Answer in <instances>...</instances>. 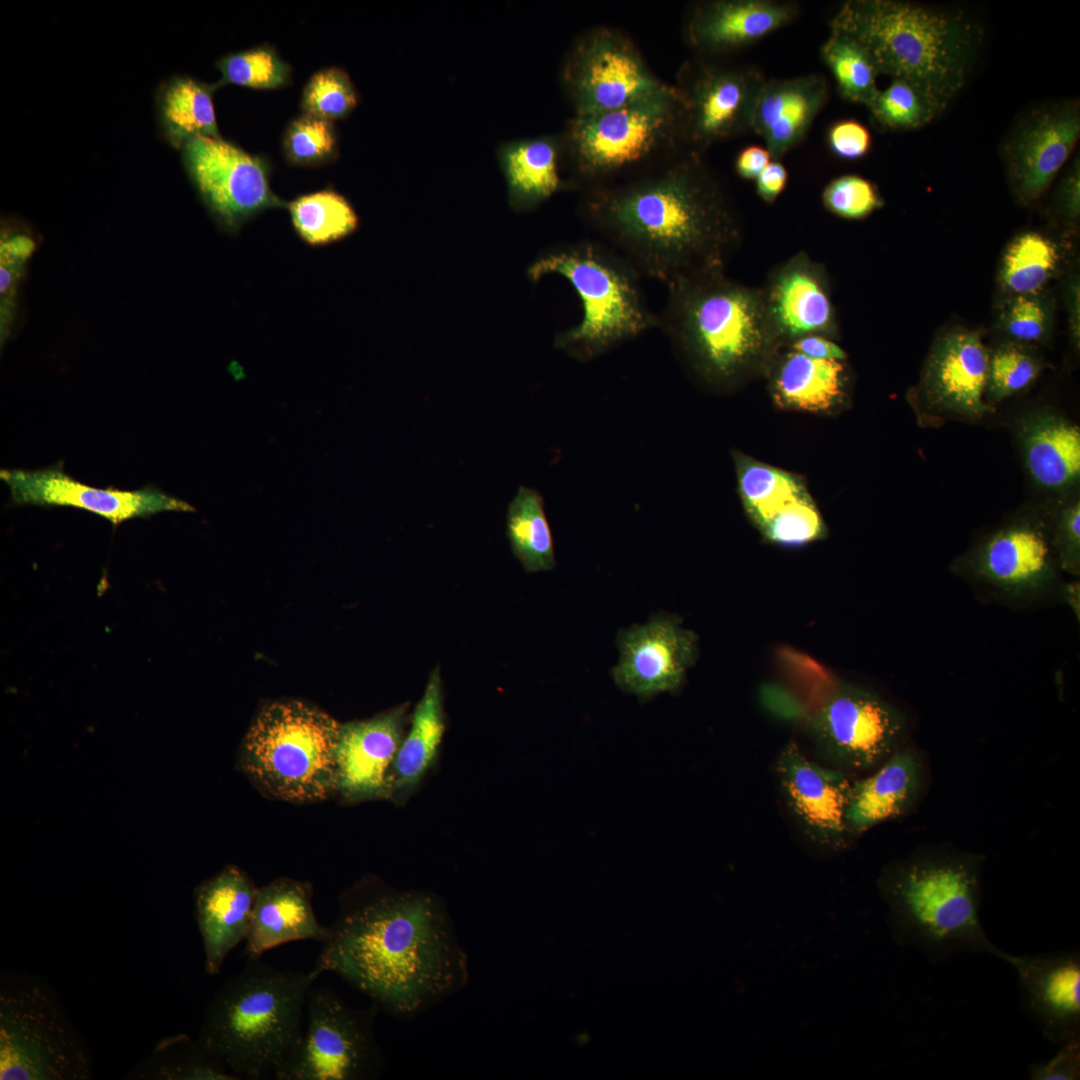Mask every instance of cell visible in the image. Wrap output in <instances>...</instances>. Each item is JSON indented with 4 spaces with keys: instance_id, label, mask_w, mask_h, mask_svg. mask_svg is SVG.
<instances>
[{
    "instance_id": "obj_23",
    "label": "cell",
    "mask_w": 1080,
    "mask_h": 1080,
    "mask_svg": "<svg viewBox=\"0 0 1080 1080\" xmlns=\"http://www.w3.org/2000/svg\"><path fill=\"white\" fill-rule=\"evenodd\" d=\"M1080 135L1076 105L1046 107L1032 114L1006 146V159L1014 187L1026 203L1047 190L1071 155Z\"/></svg>"
},
{
    "instance_id": "obj_43",
    "label": "cell",
    "mask_w": 1080,
    "mask_h": 1080,
    "mask_svg": "<svg viewBox=\"0 0 1080 1080\" xmlns=\"http://www.w3.org/2000/svg\"><path fill=\"white\" fill-rule=\"evenodd\" d=\"M284 151L294 165L319 166L337 154V138L332 122L311 114L293 120L284 136Z\"/></svg>"
},
{
    "instance_id": "obj_12",
    "label": "cell",
    "mask_w": 1080,
    "mask_h": 1080,
    "mask_svg": "<svg viewBox=\"0 0 1080 1080\" xmlns=\"http://www.w3.org/2000/svg\"><path fill=\"white\" fill-rule=\"evenodd\" d=\"M766 78L753 67L694 55L677 70L682 106V141L703 154L711 145L752 131L753 116Z\"/></svg>"
},
{
    "instance_id": "obj_3",
    "label": "cell",
    "mask_w": 1080,
    "mask_h": 1080,
    "mask_svg": "<svg viewBox=\"0 0 1080 1080\" xmlns=\"http://www.w3.org/2000/svg\"><path fill=\"white\" fill-rule=\"evenodd\" d=\"M830 31L863 46L879 75L913 83L944 107L965 85L981 36L963 13L902 0H848Z\"/></svg>"
},
{
    "instance_id": "obj_37",
    "label": "cell",
    "mask_w": 1080,
    "mask_h": 1080,
    "mask_svg": "<svg viewBox=\"0 0 1080 1080\" xmlns=\"http://www.w3.org/2000/svg\"><path fill=\"white\" fill-rule=\"evenodd\" d=\"M506 526L512 552L526 572L554 568L552 534L538 491L518 488L507 509Z\"/></svg>"
},
{
    "instance_id": "obj_51",
    "label": "cell",
    "mask_w": 1080,
    "mask_h": 1080,
    "mask_svg": "<svg viewBox=\"0 0 1080 1080\" xmlns=\"http://www.w3.org/2000/svg\"><path fill=\"white\" fill-rule=\"evenodd\" d=\"M1030 1076L1036 1080H1073L1079 1078L1080 1041H1069L1061 1045L1058 1053L1047 1062H1040L1029 1067Z\"/></svg>"
},
{
    "instance_id": "obj_14",
    "label": "cell",
    "mask_w": 1080,
    "mask_h": 1080,
    "mask_svg": "<svg viewBox=\"0 0 1080 1080\" xmlns=\"http://www.w3.org/2000/svg\"><path fill=\"white\" fill-rule=\"evenodd\" d=\"M819 753L842 771H864L897 750L904 732L902 715L879 696L840 684L810 717Z\"/></svg>"
},
{
    "instance_id": "obj_2",
    "label": "cell",
    "mask_w": 1080,
    "mask_h": 1080,
    "mask_svg": "<svg viewBox=\"0 0 1080 1080\" xmlns=\"http://www.w3.org/2000/svg\"><path fill=\"white\" fill-rule=\"evenodd\" d=\"M313 968L402 1017L439 1004L469 979L467 954L442 904L424 892L389 889L356 890L341 901Z\"/></svg>"
},
{
    "instance_id": "obj_27",
    "label": "cell",
    "mask_w": 1080,
    "mask_h": 1080,
    "mask_svg": "<svg viewBox=\"0 0 1080 1080\" xmlns=\"http://www.w3.org/2000/svg\"><path fill=\"white\" fill-rule=\"evenodd\" d=\"M328 936L329 926L319 922L313 910L309 883L280 877L258 887L245 939L248 958H260L292 941L324 943Z\"/></svg>"
},
{
    "instance_id": "obj_35",
    "label": "cell",
    "mask_w": 1080,
    "mask_h": 1080,
    "mask_svg": "<svg viewBox=\"0 0 1080 1080\" xmlns=\"http://www.w3.org/2000/svg\"><path fill=\"white\" fill-rule=\"evenodd\" d=\"M216 87L182 76L164 85L159 99L160 118L164 135L175 148H183L198 137H221L212 99Z\"/></svg>"
},
{
    "instance_id": "obj_24",
    "label": "cell",
    "mask_w": 1080,
    "mask_h": 1080,
    "mask_svg": "<svg viewBox=\"0 0 1080 1080\" xmlns=\"http://www.w3.org/2000/svg\"><path fill=\"white\" fill-rule=\"evenodd\" d=\"M989 352L978 334L955 331L934 347L923 375L927 407L946 415L979 418L991 411L984 401Z\"/></svg>"
},
{
    "instance_id": "obj_19",
    "label": "cell",
    "mask_w": 1080,
    "mask_h": 1080,
    "mask_svg": "<svg viewBox=\"0 0 1080 1080\" xmlns=\"http://www.w3.org/2000/svg\"><path fill=\"white\" fill-rule=\"evenodd\" d=\"M737 476L748 516L771 542L797 546L825 534L816 505L793 475L764 463L738 458Z\"/></svg>"
},
{
    "instance_id": "obj_30",
    "label": "cell",
    "mask_w": 1080,
    "mask_h": 1080,
    "mask_svg": "<svg viewBox=\"0 0 1080 1080\" xmlns=\"http://www.w3.org/2000/svg\"><path fill=\"white\" fill-rule=\"evenodd\" d=\"M500 159L511 205L529 210L567 188L561 177L564 163L562 136L547 135L515 140L503 145Z\"/></svg>"
},
{
    "instance_id": "obj_17",
    "label": "cell",
    "mask_w": 1080,
    "mask_h": 1080,
    "mask_svg": "<svg viewBox=\"0 0 1080 1080\" xmlns=\"http://www.w3.org/2000/svg\"><path fill=\"white\" fill-rule=\"evenodd\" d=\"M696 634L670 615L652 617L643 625H633L617 635L619 661L611 674L624 691L640 698L674 692L695 663Z\"/></svg>"
},
{
    "instance_id": "obj_32",
    "label": "cell",
    "mask_w": 1080,
    "mask_h": 1080,
    "mask_svg": "<svg viewBox=\"0 0 1080 1080\" xmlns=\"http://www.w3.org/2000/svg\"><path fill=\"white\" fill-rule=\"evenodd\" d=\"M444 730L442 683L439 667H436L395 757L390 774L391 798H406L417 787L438 754Z\"/></svg>"
},
{
    "instance_id": "obj_15",
    "label": "cell",
    "mask_w": 1080,
    "mask_h": 1080,
    "mask_svg": "<svg viewBox=\"0 0 1080 1080\" xmlns=\"http://www.w3.org/2000/svg\"><path fill=\"white\" fill-rule=\"evenodd\" d=\"M186 170L220 226L237 233L261 212L286 207L271 189L268 164L221 137H198L182 148Z\"/></svg>"
},
{
    "instance_id": "obj_21",
    "label": "cell",
    "mask_w": 1080,
    "mask_h": 1080,
    "mask_svg": "<svg viewBox=\"0 0 1080 1080\" xmlns=\"http://www.w3.org/2000/svg\"><path fill=\"white\" fill-rule=\"evenodd\" d=\"M1024 1011L1055 1044L1079 1039L1080 957L1078 952L1013 956Z\"/></svg>"
},
{
    "instance_id": "obj_33",
    "label": "cell",
    "mask_w": 1080,
    "mask_h": 1080,
    "mask_svg": "<svg viewBox=\"0 0 1080 1080\" xmlns=\"http://www.w3.org/2000/svg\"><path fill=\"white\" fill-rule=\"evenodd\" d=\"M1028 469L1042 486L1062 488L1080 474L1079 428L1061 418L1040 417L1023 429Z\"/></svg>"
},
{
    "instance_id": "obj_44",
    "label": "cell",
    "mask_w": 1080,
    "mask_h": 1080,
    "mask_svg": "<svg viewBox=\"0 0 1080 1080\" xmlns=\"http://www.w3.org/2000/svg\"><path fill=\"white\" fill-rule=\"evenodd\" d=\"M356 104L357 94L349 76L336 67L316 72L302 96L305 113L329 121L346 117Z\"/></svg>"
},
{
    "instance_id": "obj_36",
    "label": "cell",
    "mask_w": 1080,
    "mask_h": 1080,
    "mask_svg": "<svg viewBox=\"0 0 1080 1080\" xmlns=\"http://www.w3.org/2000/svg\"><path fill=\"white\" fill-rule=\"evenodd\" d=\"M128 1080H236L185 1033L162 1038L123 1076Z\"/></svg>"
},
{
    "instance_id": "obj_16",
    "label": "cell",
    "mask_w": 1080,
    "mask_h": 1080,
    "mask_svg": "<svg viewBox=\"0 0 1080 1080\" xmlns=\"http://www.w3.org/2000/svg\"><path fill=\"white\" fill-rule=\"evenodd\" d=\"M0 478L18 505L67 506L101 516L113 524L161 512H193L188 502L146 486L124 491L80 483L60 467L2 469Z\"/></svg>"
},
{
    "instance_id": "obj_34",
    "label": "cell",
    "mask_w": 1080,
    "mask_h": 1080,
    "mask_svg": "<svg viewBox=\"0 0 1080 1080\" xmlns=\"http://www.w3.org/2000/svg\"><path fill=\"white\" fill-rule=\"evenodd\" d=\"M844 366L839 360L816 359L790 351L774 378L775 397L784 406L823 411L842 398Z\"/></svg>"
},
{
    "instance_id": "obj_13",
    "label": "cell",
    "mask_w": 1080,
    "mask_h": 1080,
    "mask_svg": "<svg viewBox=\"0 0 1080 1080\" xmlns=\"http://www.w3.org/2000/svg\"><path fill=\"white\" fill-rule=\"evenodd\" d=\"M663 82L633 39L608 25L593 26L579 34L561 68V83L573 116L620 107Z\"/></svg>"
},
{
    "instance_id": "obj_8",
    "label": "cell",
    "mask_w": 1080,
    "mask_h": 1080,
    "mask_svg": "<svg viewBox=\"0 0 1080 1080\" xmlns=\"http://www.w3.org/2000/svg\"><path fill=\"white\" fill-rule=\"evenodd\" d=\"M548 274L565 278L577 293L581 320L561 332L555 346L586 360L657 327L641 275L618 252L596 239H585L547 252L528 268L537 281Z\"/></svg>"
},
{
    "instance_id": "obj_18",
    "label": "cell",
    "mask_w": 1080,
    "mask_h": 1080,
    "mask_svg": "<svg viewBox=\"0 0 1080 1080\" xmlns=\"http://www.w3.org/2000/svg\"><path fill=\"white\" fill-rule=\"evenodd\" d=\"M776 773L784 802L816 844L841 849L852 836L846 820L851 780L844 771L809 759L795 742L779 753Z\"/></svg>"
},
{
    "instance_id": "obj_56",
    "label": "cell",
    "mask_w": 1080,
    "mask_h": 1080,
    "mask_svg": "<svg viewBox=\"0 0 1080 1080\" xmlns=\"http://www.w3.org/2000/svg\"><path fill=\"white\" fill-rule=\"evenodd\" d=\"M1068 308L1072 333L1079 340V284L1073 282L1068 291Z\"/></svg>"
},
{
    "instance_id": "obj_26",
    "label": "cell",
    "mask_w": 1080,
    "mask_h": 1080,
    "mask_svg": "<svg viewBox=\"0 0 1080 1080\" xmlns=\"http://www.w3.org/2000/svg\"><path fill=\"white\" fill-rule=\"evenodd\" d=\"M829 99L823 74L765 80L756 103L752 131L759 135L772 160H780L807 135Z\"/></svg>"
},
{
    "instance_id": "obj_1",
    "label": "cell",
    "mask_w": 1080,
    "mask_h": 1080,
    "mask_svg": "<svg viewBox=\"0 0 1080 1080\" xmlns=\"http://www.w3.org/2000/svg\"><path fill=\"white\" fill-rule=\"evenodd\" d=\"M702 155L683 150L641 174L581 192L584 224L641 277L665 286L724 270L740 224Z\"/></svg>"
},
{
    "instance_id": "obj_55",
    "label": "cell",
    "mask_w": 1080,
    "mask_h": 1080,
    "mask_svg": "<svg viewBox=\"0 0 1080 1080\" xmlns=\"http://www.w3.org/2000/svg\"><path fill=\"white\" fill-rule=\"evenodd\" d=\"M1079 162L1073 165L1069 175L1064 179L1061 189V203L1065 215L1070 219H1076L1079 216Z\"/></svg>"
},
{
    "instance_id": "obj_46",
    "label": "cell",
    "mask_w": 1080,
    "mask_h": 1080,
    "mask_svg": "<svg viewBox=\"0 0 1080 1080\" xmlns=\"http://www.w3.org/2000/svg\"><path fill=\"white\" fill-rule=\"evenodd\" d=\"M35 250V242L26 235L4 237L0 242L1 340L6 338L12 311L26 263Z\"/></svg>"
},
{
    "instance_id": "obj_7",
    "label": "cell",
    "mask_w": 1080,
    "mask_h": 1080,
    "mask_svg": "<svg viewBox=\"0 0 1080 1080\" xmlns=\"http://www.w3.org/2000/svg\"><path fill=\"white\" fill-rule=\"evenodd\" d=\"M683 106L673 84L611 110L572 116L561 134L568 188L580 193L641 174L683 150Z\"/></svg>"
},
{
    "instance_id": "obj_47",
    "label": "cell",
    "mask_w": 1080,
    "mask_h": 1080,
    "mask_svg": "<svg viewBox=\"0 0 1080 1080\" xmlns=\"http://www.w3.org/2000/svg\"><path fill=\"white\" fill-rule=\"evenodd\" d=\"M822 199L830 212L846 219L864 218L882 204L872 183L852 174L832 180Z\"/></svg>"
},
{
    "instance_id": "obj_38",
    "label": "cell",
    "mask_w": 1080,
    "mask_h": 1080,
    "mask_svg": "<svg viewBox=\"0 0 1080 1080\" xmlns=\"http://www.w3.org/2000/svg\"><path fill=\"white\" fill-rule=\"evenodd\" d=\"M286 207L296 234L312 247L340 241L351 235L359 224L352 205L333 189L298 196Z\"/></svg>"
},
{
    "instance_id": "obj_39",
    "label": "cell",
    "mask_w": 1080,
    "mask_h": 1080,
    "mask_svg": "<svg viewBox=\"0 0 1080 1080\" xmlns=\"http://www.w3.org/2000/svg\"><path fill=\"white\" fill-rule=\"evenodd\" d=\"M821 56L841 97L868 107L879 92V74L865 48L844 34L830 31L821 47Z\"/></svg>"
},
{
    "instance_id": "obj_53",
    "label": "cell",
    "mask_w": 1080,
    "mask_h": 1080,
    "mask_svg": "<svg viewBox=\"0 0 1080 1080\" xmlns=\"http://www.w3.org/2000/svg\"><path fill=\"white\" fill-rule=\"evenodd\" d=\"M788 179L785 166L778 160H771L756 179L757 193L765 202H774L784 190Z\"/></svg>"
},
{
    "instance_id": "obj_57",
    "label": "cell",
    "mask_w": 1080,
    "mask_h": 1080,
    "mask_svg": "<svg viewBox=\"0 0 1080 1080\" xmlns=\"http://www.w3.org/2000/svg\"><path fill=\"white\" fill-rule=\"evenodd\" d=\"M1065 594V599L1068 601V604L1075 610V613L1076 609L1079 613V604L1076 603V600L1079 601V583H1068Z\"/></svg>"
},
{
    "instance_id": "obj_52",
    "label": "cell",
    "mask_w": 1080,
    "mask_h": 1080,
    "mask_svg": "<svg viewBox=\"0 0 1080 1080\" xmlns=\"http://www.w3.org/2000/svg\"><path fill=\"white\" fill-rule=\"evenodd\" d=\"M792 350L816 359L842 361L846 358L841 347L820 335H806L796 339Z\"/></svg>"
},
{
    "instance_id": "obj_6",
    "label": "cell",
    "mask_w": 1080,
    "mask_h": 1080,
    "mask_svg": "<svg viewBox=\"0 0 1080 1080\" xmlns=\"http://www.w3.org/2000/svg\"><path fill=\"white\" fill-rule=\"evenodd\" d=\"M666 288L657 327L711 381L738 376L778 339L764 292L728 278L724 270Z\"/></svg>"
},
{
    "instance_id": "obj_48",
    "label": "cell",
    "mask_w": 1080,
    "mask_h": 1080,
    "mask_svg": "<svg viewBox=\"0 0 1080 1080\" xmlns=\"http://www.w3.org/2000/svg\"><path fill=\"white\" fill-rule=\"evenodd\" d=\"M1005 331L1019 342H1038L1048 333L1050 313L1035 295H1015L1002 316Z\"/></svg>"
},
{
    "instance_id": "obj_42",
    "label": "cell",
    "mask_w": 1080,
    "mask_h": 1080,
    "mask_svg": "<svg viewBox=\"0 0 1080 1080\" xmlns=\"http://www.w3.org/2000/svg\"><path fill=\"white\" fill-rule=\"evenodd\" d=\"M222 80L217 84H235L256 89L284 86L290 78V68L269 45L228 54L217 62Z\"/></svg>"
},
{
    "instance_id": "obj_9",
    "label": "cell",
    "mask_w": 1080,
    "mask_h": 1080,
    "mask_svg": "<svg viewBox=\"0 0 1080 1080\" xmlns=\"http://www.w3.org/2000/svg\"><path fill=\"white\" fill-rule=\"evenodd\" d=\"M341 725L301 701L267 704L245 736L242 767L275 798L294 803L324 800L337 792Z\"/></svg>"
},
{
    "instance_id": "obj_25",
    "label": "cell",
    "mask_w": 1080,
    "mask_h": 1080,
    "mask_svg": "<svg viewBox=\"0 0 1080 1080\" xmlns=\"http://www.w3.org/2000/svg\"><path fill=\"white\" fill-rule=\"evenodd\" d=\"M258 887L238 866L227 865L197 886L195 918L208 975H217L228 954L245 941Z\"/></svg>"
},
{
    "instance_id": "obj_22",
    "label": "cell",
    "mask_w": 1080,
    "mask_h": 1080,
    "mask_svg": "<svg viewBox=\"0 0 1080 1080\" xmlns=\"http://www.w3.org/2000/svg\"><path fill=\"white\" fill-rule=\"evenodd\" d=\"M798 14L792 1H697L686 12L683 37L694 55L720 58L788 25Z\"/></svg>"
},
{
    "instance_id": "obj_49",
    "label": "cell",
    "mask_w": 1080,
    "mask_h": 1080,
    "mask_svg": "<svg viewBox=\"0 0 1080 1080\" xmlns=\"http://www.w3.org/2000/svg\"><path fill=\"white\" fill-rule=\"evenodd\" d=\"M1055 544L1061 567L1078 574L1080 567V504L1063 510L1056 527Z\"/></svg>"
},
{
    "instance_id": "obj_54",
    "label": "cell",
    "mask_w": 1080,
    "mask_h": 1080,
    "mask_svg": "<svg viewBox=\"0 0 1080 1080\" xmlns=\"http://www.w3.org/2000/svg\"><path fill=\"white\" fill-rule=\"evenodd\" d=\"M771 160V155L765 147L750 145L737 155L735 169L741 178L756 180Z\"/></svg>"
},
{
    "instance_id": "obj_11",
    "label": "cell",
    "mask_w": 1080,
    "mask_h": 1080,
    "mask_svg": "<svg viewBox=\"0 0 1080 1080\" xmlns=\"http://www.w3.org/2000/svg\"><path fill=\"white\" fill-rule=\"evenodd\" d=\"M307 1024L277 1080H367L380 1076L384 1059L374 1033L375 1005L355 1009L333 990L309 989Z\"/></svg>"
},
{
    "instance_id": "obj_31",
    "label": "cell",
    "mask_w": 1080,
    "mask_h": 1080,
    "mask_svg": "<svg viewBox=\"0 0 1080 1080\" xmlns=\"http://www.w3.org/2000/svg\"><path fill=\"white\" fill-rule=\"evenodd\" d=\"M977 567L981 576L1003 589L1035 588L1050 576V551L1038 530L1015 526L987 541Z\"/></svg>"
},
{
    "instance_id": "obj_29",
    "label": "cell",
    "mask_w": 1080,
    "mask_h": 1080,
    "mask_svg": "<svg viewBox=\"0 0 1080 1080\" xmlns=\"http://www.w3.org/2000/svg\"><path fill=\"white\" fill-rule=\"evenodd\" d=\"M919 787V770L913 754L896 750L872 775L851 782L846 820L851 835L904 814Z\"/></svg>"
},
{
    "instance_id": "obj_4",
    "label": "cell",
    "mask_w": 1080,
    "mask_h": 1080,
    "mask_svg": "<svg viewBox=\"0 0 1080 1080\" xmlns=\"http://www.w3.org/2000/svg\"><path fill=\"white\" fill-rule=\"evenodd\" d=\"M320 975L248 958L205 1008L198 1042L238 1079L274 1076L299 1041L309 989Z\"/></svg>"
},
{
    "instance_id": "obj_40",
    "label": "cell",
    "mask_w": 1080,
    "mask_h": 1080,
    "mask_svg": "<svg viewBox=\"0 0 1080 1080\" xmlns=\"http://www.w3.org/2000/svg\"><path fill=\"white\" fill-rule=\"evenodd\" d=\"M1058 254L1046 237L1027 232L1013 240L1002 261L1001 280L1015 295H1035L1055 270Z\"/></svg>"
},
{
    "instance_id": "obj_41",
    "label": "cell",
    "mask_w": 1080,
    "mask_h": 1080,
    "mask_svg": "<svg viewBox=\"0 0 1080 1080\" xmlns=\"http://www.w3.org/2000/svg\"><path fill=\"white\" fill-rule=\"evenodd\" d=\"M874 121L889 130H912L925 126L945 109L920 87L892 79L867 107Z\"/></svg>"
},
{
    "instance_id": "obj_20",
    "label": "cell",
    "mask_w": 1080,
    "mask_h": 1080,
    "mask_svg": "<svg viewBox=\"0 0 1080 1080\" xmlns=\"http://www.w3.org/2000/svg\"><path fill=\"white\" fill-rule=\"evenodd\" d=\"M408 704L341 725L337 792L351 802L391 798V769L404 739Z\"/></svg>"
},
{
    "instance_id": "obj_50",
    "label": "cell",
    "mask_w": 1080,
    "mask_h": 1080,
    "mask_svg": "<svg viewBox=\"0 0 1080 1080\" xmlns=\"http://www.w3.org/2000/svg\"><path fill=\"white\" fill-rule=\"evenodd\" d=\"M828 143L836 156L854 160L868 153L871 147V135L862 123L842 120L831 126L828 132Z\"/></svg>"
},
{
    "instance_id": "obj_28",
    "label": "cell",
    "mask_w": 1080,
    "mask_h": 1080,
    "mask_svg": "<svg viewBox=\"0 0 1080 1080\" xmlns=\"http://www.w3.org/2000/svg\"><path fill=\"white\" fill-rule=\"evenodd\" d=\"M764 292L778 338L831 332L833 307L818 267L799 256L780 268Z\"/></svg>"
},
{
    "instance_id": "obj_5",
    "label": "cell",
    "mask_w": 1080,
    "mask_h": 1080,
    "mask_svg": "<svg viewBox=\"0 0 1080 1080\" xmlns=\"http://www.w3.org/2000/svg\"><path fill=\"white\" fill-rule=\"evenodd\" d=\"M980 859L924 852L893 867L883 887L896 940L931 961L957 953H988L1010 964L1014 955L997 947L980 920Z\"/></svg>"
},
{
    "instance_id": "obj_45",
    "label": "cell",
    "mask_w": 1080,
    "mask_h": 1080,
    "mask_svg": "<svg viewBox=\"0 0 1080 1080\" xmlns=\"http://www.w3.org/2000/svg\"><path fill=\"white\" fill-rule=\"evenodd\" d=\"M1040 364L1019 344L1006 343L989 354L987 391L1000 401L1029 386L1038 376Z\"/></svg>"
},
{
    "instance_id": "obj_10",
    "label": "cell",
    "mask_w": 1080,
    "mask_h": 1080,
    "mask_svg": "<svg viewBox=\"0 0 1080 1080\" xmlns=\"http://www.w3.org/2000/svg\"><path fill=\"white\" fill-rule=\"evenodd\" d=\"M92 1056L42 977L2 973L0 1079L91 1080Z\"/></svg>"
}]
</instances>
